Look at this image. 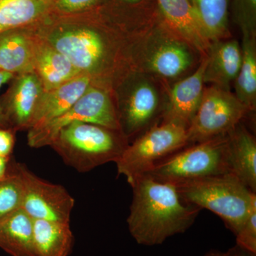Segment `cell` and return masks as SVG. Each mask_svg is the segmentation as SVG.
<instances>
[{
  "instance_id": "24",
  "label": "cell",
  "mask_w": 256,
  "mask_h": 256,
  "mask_svg": "<svg viewBox=\"0 0 256 256\" xmlns=\"http://www.w3.org/2000/svg\"><path fill=\"white\" fill-rule=\"evenodd\" d=\"M210 42L228 34L230 0H190Z\"/></svg>"
},
{
  "instance_id": "33",
  "label": "cell",
  "mask_w": 256,
  "mask_h": 256,
  "mask_svg": "<svg viewBox=\"0 0 256 256\" xmlns=\"http://www.w3.org/2000/svg\"><path fill=\"white\" fill-rule=\"evenodd\" d=\"M206 256H224V252L218 250H210L207 252Z\"/></svg>"
},
{
  "instance_id": "16",
  "label": "cell",
  "mask_w": 256,
  "mask_h": 256,
  "mask_svg": "<svg viewBox=\"0 0 256 256\" xmlns=\"http://www.w3.org/2000/svg\"><path fill=\"white\" fill-rule=\"evenodd\" d=\"M160 9L168 23L185 41L204 53L212 42L190 0H158Z\"/></svg>"
},
{
  "instance_id": "12",
  "label": "cell",
  "mask_w": 256,
  "mask_h": 256,
  "mask_svg": "<svg viewBox=\"0 0 256 256\" xmlns=\"http://www.w3.org/2000/svg\"><path fill=\"white\" fill-rule=\"evenodd\" d=\"M226 163L233 175L256 194V140L242 122L226 134Z\"/></svg>"
},
{
  "instance_id": "9",
  "label": "cell",
  "mask_w": 256,
  "mask_h": 256,
  "mask_svg": "<svg viewBox=\"0 0 256 256\" xmlns=\"http://www.w3.org/2000/svg\"><path fill=\"white\" fill-rule=\"evenodd\" d=\"M48 42L82 73L96 72L106 58L105 42L92 28H72L56 32L50 36Z\"/></svg>"
},
{
  "instance_id": "22",
  "label": "cell",
  "mask_w": 256,
  "mask_h": 256,
  "mask_svg": "<svg viewBox=\"0 0 256 256\" xmlns=\"http://www.w3.org/2000/svg\"><path fill=\"white\" fill-rule=\"evenodd\" d=\"M242 60L235 80V96L248 111L256 105V36L242 34Z\"/></svg>"
},
{
  "instance_id": "32",
  "label": "cell",
  "mask_w": 256,
  "mask_h": 256,
  "mask_svg": "<svg viewBox=\"0 0 256 256\" xmlns=\"http://www.w3.org/2000/svg\"><path fill=\"white\" fill-rule=\"evenodd\" d=\"M10 158H4V156H0V180H2L8 174L9 172Z\"/></svg>"
},
{
  "instance_id": "7",
  "label": "cell",
  "mask_w": 256,
  "mask_h": 256,
  "mask_svg": "<svg viewBox=\"0 0 256 256\" xmlns=\"http://www.w3.org/2000/svg\"><path fill=\"white\" fill-rule=\"evenodd\" d=\"M248 112L230 90L214 85L205 88L188 129V146L226 136Z\"/></svg>"
},
{
  "instance_id": "35",
  "label": "cell",
  "mask_w": 256,
  "mask_h": 256,
  "mask_svg": "<svg viewBox=\"0 0 256 256\" xmlns=\"http://www.w3.org/2000/svg\"><path fill=\"white\" fill-rule=\"evenodd\" d=\"M206 256V255H205V256Z\"/></svg>"
},
{
  "instance_id": "5",
  "label": "cell",
  "mask_w": 256,
  "mask_h": 256,
  "mask_svg": "<svg viewBox=\"0 0 256 256\" xmlns=\"http://www.w3.org/2000/svg\"><path fill=\"white\" fill-rule=\"evenodd\" d=\"M226 173H228L226 134L185 146L162 160L144 175L176 184Z\"/></svg>"
},
{
  "instance_id": "19",
  "label": "cell",
  "mask_w": 256,
  "mask_h": 256,
  "mask_svg": "<svg viewBox=\"0 0 256 256\" xmlns=\"http://www.w3.org/2000/svg\"><path fill=\"white\" fill-rule=\"evenodd\" d=\"M0 70L14 75L34 72V44L18 28L0 34Z\"/></svg>"
},
{
  "instance_id": "25",
  "label": "cell",
  "mask_w": 256,
  "mask_h": 256,
  "mask_svg": "<svg viewBox=\"0 0 256 256\" xmlns=\"http://www.w3.org/2000/svg\"><path fill=\"white\" fill-rule=\"evenodd\" d=\"M23 196L22 181L12 164L8 175L0 180V218L22 208Z\"/></svg>"
},
{
  "instance_id": "4",
  "label": "cell",
  "mask_w": 256,
  "mask_h": 256,
  "mask_svg": "<svg viewBox=\"0 0 256 256\" xmlns=\"http://www.w3.org/2000/svg\"><path fill=\"white\" fill-rule=\"evenodd\" d=\"M188 129L173 122L152 126L128 144L116 162L118 174L124 176L130 185L162 160L188 146Z\"/></svg>"
},
{
  "instance_id": "10",
  "label": "cell",
  "mask_w": 256,
  "mask_h": 256,
  "mask_svg": "<svg viewBox=\"0 0 256 256\" xmlns=\"http://www.w3.org/2000/svg\"><path fill=\"white\" fill-rule=\"evenodd\" d=\"M159 108V94L154 86L146 79L136 82L118 114L121 132L128 138L148 130Z\"/></svg>"
},
{
  "instance_id": "6",
  "label": "cell",
  "mask_w": 256,
  "mask_h": 256,
  "mask_svg": "<svg viewBox=\"0 0 256 256\" xmlns=\"http://www.w3.org/2000/svg\"><path fill=\"white\" fill-rule=\"evenodd\" d=\"M74 122L98 124L120 131L118 114L104 90L90 86L63 114L46 124L28 130V142L32 148L50 146L60 130Z\"/></svg>"
},
{
  "instance_id": "26",
  "label": "cell",
  "mask_w": 256,
  "mask_h": 256,
  "mask_svg": "<svg viewBox=\"0 0 256 256\" xmlns=\"http://www.w3.org/2000/svg\"><path fill=\"white\" fill-rule=\"evenodd\" d=\"M234 21L242 34L256 36V0H232Z\"/></svg>"
},
{
  "instance_id": "15",
  "label": "cell",
  "mask_w": 256,
  "mask_h": 256,
  "mask_svg": "<svg viewBox=\"0 0 256 256\" xmlns=\"http://www.w3.org/2000/svg\"><path fill=\"white\" fill-rule=\"evenodd\" d=\"M204 82L229 90L242 66V48L238 41H216L210 44Z\"/></svg>"
},
{
  "instance_id": "21",
  "label": "cell",
  "mask_w": 256,
  "mask_h": 256,
  "mask_svg": "<svg viewBox=\"0 0 256 256\" xmlns=\"http://www.w3.org/2000/svg\"><path fill=\"white\" fill-rule=\"evenodd\" d=\"M193 63L190 48L178 40L160 42L148 56V68L164 78H175L186 72Z\"/></svg>"
},
{
  "instance_id": "13",
  "label": "cell",
  "mask_w": 256,
  "mask_h": 256,
  "mask_svg": "<svg viewBox=\"0 0 256 256\" xmlns=\"http://www.w3.org/2000/svg\"><path fill=\"white\" fill-rule=\"evenodd\" d=\"M207 56L196 72L174 84L170 92V102L163 122H173L188 128L196 114L204 92V75Z\"/></svg>"
},
{
  "instance_id": "8",
  "label": "cell",
  "mask_w": 256,
  "mask_h": 256,
  "mask_svg": "<svg viewBox=\"0 0 256 256\" xmlns=\"http://www.w3.org/2000/svg\"><path fill=\"white\" fill-rule=\"evenodd\" d=\"M14 166L23 184L22 208L33 220L70 223L75 200L66 188L38 178L25 164Z\"/></svg>"
},
{
  "instance_id": "18",
  "label": "cell",
  "mask_w": 256,
  "mask_h": 256,
  "mask_svg": "<svg viewBox=\"0 0 256 256\" xmlns=\"http://www.w3.org/2000/svg\"><path fill=\"white\" fill-rule=\"evenodd\" d=\"M34 72L45 92L72 80L82 72L50 44H34Z\"/></svg>"
},
{
  "instance_id": "14",
  "label": "cell",
  "mask_w": 256,
  "mask_h": 256,
  "mask_svg": "<svg viewBox=\"0 0 256 256\" xmlns=\"http://www.w3.org/2000/svg\"><path fill=\"white\" fill-rule=\"evenodd\" d=\"M90 84V76L82 74L54 89L44 90L37 102L28 130L63 114L85 94Z\"/></svg>"
},
{
  "instance_id": "29",
  "label": "cell",
  "mask_w": 256,
  "mask_h": 256,
  "mask_svg": "<svg viewBox=\"0 0 256 256\" xmlns=\"http://www.w3.org/2000/svg\"><path fill=\"white\" fill-rule=\"evenodd\" d=\"M14 146V136L12 130L0 128V156L10 158Z\"/></svg>"
},
{
  "instance_id": "1",
  "label": "cell",
  "mask_w": 256,
  "mask_h": 256,
  "mask_svg": "<svg viewBox=\"0 0 256 256\" xmlns=\"http://www.w3.org/2000/svg\"><path fill=\"white\" fill-rule=\"evenodd\" d=\"M130 186L132 200L128 230L140 245H160L170 237L184 233L202 210L185 203L173 184L143 175Z\"/></svg>"
},
{
  "instance_id": "27",
  "label": "cell",
  "mask_w": 256,
  "mask_h": 256,
  "mask_svg": "<svg viewBox=\"0 0 256 256\" xmlns=\"http://www.w3.org/2000/svg\"><path fill=\"white\" fill-rule=\"evenodd\" d=\"M236 238L237 245L256 254V208L249 214Z\"/></svg>"
},
{
  "instance_id": "28",
  "label": "cell",
  "mask_w": 256,
  "mask_h": 256,
  "mask_svg": "<svg viewBox=\"0 0 256 256\" xmlns=\"http://www.w3.org/2000/svg\"><path fill=\"white\" fill-rule=\"evenodd\" d=\"M56 8L64 12L74 13L84 11L97 4L99 0H50Z\"/></svg>"
},
{
  "instance_id": "17",
  "label": "cell",
  "mask_w": 256,
  "mask_h": 256,
  "mask_svg": "<svg viewBox=\"0 0 256 256\" xmlns=\"http://www.w3.org/2000/svg\"><path fill=\"white\" fill-rule=\"evenodd\" d=\"M0 248L12 256H36L33 218L22 208L0 218Z\"/></svg>"
},
{
  "instance_id": "3",
  "label": "cell",
  "mask_w": 256,
  "mask_h": 256,
  "mask_svg": "<svg viewBox=\"0 0 256 256\" xmlns=\"http://www.w3.org/2000/svg\"><path fill=\"white\" fill-rule=\"evenodd\" d=\"M128 146L121 131L74 122L60 130L50 146L66 164L85 173L107 163H116Z\"/></svg>"
},
{
  "instance_id": "34",
  "label": "cell",
  "mask_w": 256,
  "mask_h": 256,
  "mask_svg": "<svg viewBox=\"0 0 256 256\" xmlns=\"http://www.w3.org/2000/svg\"><path fill=\"white\" fill-rule=\"evenodd\" d=\"M124 1L126 2L129 3H136L139 2H140L141 0H124Z\"/></svg>"
},
{
  "instance_id": "36",
  "label": "cell",
  "mask_w": 256,
  "mask_h": 256,
  "mask_svg": "<svg viewBox=\"0 0 256 256\" xmlns=\"http://www.w3.org/2000/svg\"><path fill=\"white\" fill-rule=\"evenodd\" d=\"M48 1H50V0H48Z\"/></svg>"
},
{
  "instance_id": "31",
  "label": "cell",
  "mask_w": 256,
  "mask_h": 256,
  "mask_svg": "<svg viewBox=\"0 0 256 256\" xmlns=\"http://www.w3.org/2000/svg\"><path fill=\"white\" fill-rule=\"evenodd\" d=\"M224 256H256V254L249 252L246 249L236 244L234 246L224 252Z\"/></svg>"
},
{
  "instance_id": "2",
  "label": "cell",
  "mask_w": 256,
  "mask_h": 256,
  "mask_svg": "<svg viewBox=\"0 0 256 256\" xmlns=\"http://www.w3.org/2000/svg\"><path fill=\"white\" fill-rule=\"evenodd\" d=\"M174 185L185 203L213 212L235 236L256 208V194L228 173Z\"/></svg>"
},
{
  "instance_id": "11",
  "label": "cell",
  "mask_w": 256,
  "mask_h": 256,
  "mask_svg": "<svg viewBox=\"0 0 256 256\" xmlns=\"http://www.w3.org/2000/svg\"><path fill=\"white\" fill-rule=\"evenodd\" d=\"M44 92L36 72L20 74L10 88L3 107L9 126L15 130L28 129L34 111Z\"/></svg>"
},
{
  "instance_id": "23",
  "label": "cell",
  "mask_w": 256,
  "mask_h": 256,
  "mask_svg": "<svg viewBox=\"0 0 256 256\" xmlns=\"http://www.w3.org/2000/svg\"><path fill=\"white\" fill-rule=\"evenodd\" d=\"M48 0H0V34L16 30L41 16Z\"/></svg>"
},
{
  "instance_id": "20",
  "label": "cell",
  "mask_w": 256,
  "mask_h": 256,
  "mask_svg": "<svg viewBox=\"0 0 256 256\" xmlns=\"http://www.w3.org/2000/svg\"><path fill=\"white\" fill-rule=\"evenodd\" d=\"M36 256H68L74 238L70 223L33 220Z\"/></svg>"
},
{
  "instance_id": "30",
  "label": "cell",
  "mask_w": 256,
  "mask_h": 256,
  "mask_svg": "<svg viewBox=\"0 0 256 256\" xmlns=\"http://www.w3.org/2000/svg\"><path fill=\"white\" fill-rule=\"evenodd\" d=\"M13 77H14V74L0 70V88L4 84L10 82ZM8 127H9V124L6 120L2 106L0 102V128L6 129Z\"/></svg>"
}]
</instances>
